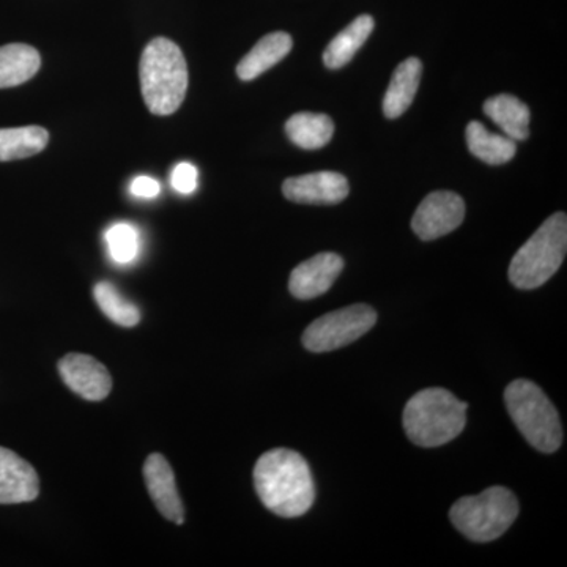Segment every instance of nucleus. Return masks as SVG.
<instances>
[{
    "mask_svg": "<svg viewBox=\"0 0 567 567\" xmlns=\"http://www.w3.org/2000/svg\"><path fill=\"white\" fill-rule=\"evenodd\" d=\"M144 477L152 502L167 520L182 525L185 520L181 495L169 462L162 454H152L144 465Z\"/></svg>",
    "mask_w": 567,
    "mask_h": 567,
    "instance_id": "obj_13",
    "label": "nucleus"
},
{
    "mask_svg": "<svg viewBox=\"0 0 567 567\" xmlns=\"http://www.w3.org/2000/svg\"><path fill=\"white\" fill-rule=\"evenodd\" d=\"M465 218V203L453 192H435L416 208L412 219L413 233L424 241L436 240L456 230Z\"/></svg>",
    "mask_w": 567,
    "mask_h": 567,
    "instance_id": "obj_8",
    "label": "nucleus"
},
{
    "mask_svg": "<svg viewBox=\"0 0 567 567\" xmlns=\"http://www.w3.org/2000/svg\"><path fill=\"white\" fill-rule=\"evenodd\" d=\"M349 192L344 175L331 171L290 177L282 185L284 196L297 204L334 205L342 203Z\"/></svg>",
    "mask_w": 567,
    "mask_h": 567,
    "instance_id": "obj_10",
    "label": "nucleus"
},
{
    "mask_svg": "<svg viewBox=\"0 0 567 567\" xmlns=\"http://www.w3.org/2000/svg\"><path fill=\"white\" fill-rule=\"evenodd\" d=\"M344 270V260L334 252H320L293 268L289 290L298 300H312L331 289Z\"/></svg>",
    "mask_w": 567,
    "mask_h": 567,
    "instance_id": "obj_11",
    "label": "nucleus"
},
{
    "mask_svg": "<svg viewBox=\"0 0 567 567\" xmlns=\"http://www.w3.org/2000/svg\"><path fill=\"white\" fill-rule=\"evenodd\" d=\"M39 494L35 468L13 451L0 446V505L33 502Z\"/></svg>",
    "mask_w": 567,
    "mask_h": 567,
    "instance_id": "obj_12",
    "label": "nucleus"
},
{
    "mask_svg": "<svg viewBox=\"0 0 567 567\" xmlns=\"http://www.w3.org/2000/svg\"><path fill=\"white\" fill-rule=\"evenodd\" d=\"M293 40L289 33L274 32L257 41L248 54L238 63L237 74L241 81H252L259 78L265 71L270 70L276 63L287 58L292 51Z\"/></svg>",
    "mask_w": 567,
    "mask_h": 567,
    "instance_id": "obj_14",
    "label": "nucleus"
},
{
    "mask_svg": "<svg viewBox=\"0 0 567 567\" xmlns=\"http://www.w3.org/2000/svg\"><path fill=\"white\" fill-rule=\"evenodd\" d=\"M567 251V218L555 213L518 249L509 265V281L522 290L546 284L561 267Z\"/></svg>",
    "mask_w": 567,
    "mask_h": 567,
    "instance_id": "obj_4",
    "label": "nucleus"
},
{
    "mask_svg": "<svg viewBox=\"0 0 567 567\" xmlns=\"http://www.w3.org/2000/svg\"><path fill=\"white\" fill-rule=\"evenodd\" d=\"M171 183L174 189L181 194H192L197 188V169L192 163H181L174 167L171 174Z\"/></svg>",
    "mask_w": 567,
    "mask_h": 567,
    "instance_id": "obj_24",
    "label": "nucleus"
},
{
    "mask_svg": "<svg viewBox=\"0 0 567 567\" xmlns=\"http://www.w3.org/2000/svg\"><path fill=\"white\" fill-rule=\"evenodd\" d=\"M484 112L505 132L513 141H525L529 136V110L527 104L520 102L516 96L502 95L492 96L484 103Z\"/></svg>",
    "mask_w": 567,
    "mask_h": 567,
    "instance_id": "obj_17",
    "label": "nucleus"
},
{
    "mask_svg": "<svg viewBox=\"0 0 567 567\" xmlns=\"http://www.w3.org/2000/svg\"><path fill=\"white\" fill-rule=\"evenodd\" d=\"M518 502L506 487H488L483 494L464 496L454 503L450 518L473 543H491L505 535L518 516Z\"/></svg>",
    "mask_w": 567,
    "mask_h": 567,
    "instance_id": "obj_6",
    "label": "nucleus"
},
{
    "mask_svg": "<svg viewBox=\"0 0 567 567\" xmlns=\"http://www.w3.org/2000/svg\"><path fill=\"white\" fill-rule=\"evenodd\" d=\"M374 31V20L369 14H361L357 20L338 33L323 52L324 65L330 70H339L352 61L365 40Z\"/></svg>",
    "mask_w": 567,
    "mask_h": 567,
    "instance_id": "obj_16",
    "label": "nucleus"
},
{
    "mask_svg": "<svg viewBox=\"0 0 567 567\" xmlns=\"http://www.w3.org/2000/svg\"><path fill=\"white\" fill-rule=\"evenodd\" d=\"M59 372L65 385L87 401H103L111 393L110 372L89 354H66L59 361Z\"/></svg>",
    "mask_w": 567,
    "mask_h": 567,
    "instance_id": "obj_9",
    "label": "nucleus"
},
{
    "mask_svg": "<svg viewBox=\"0 0 567 567\" xmlns=\"http://www.w3.org/2000/svg\"><path fill=\"white\" fill-rule=\"evenodd\" d=\"M130 192L133 196L142 197V199H153V197L158 196L162 188H159V183L155 178L142 175V177L134 178Z\"/></svg>",
    "mask_w": 567,
    "mask_h": 567,
    "instance_id": "obj_25",
    "label": "nucleus"
},
{
    "mask_svg": "<svg viewBox=\"0 0 567 567\" xmlns=\"http://www.w3.org/2000/svg\"><path fill=\"white\" fill-rule=\"evenodd\" d=\"M39 51L29 44L11 43L0 48V89L17 87L39 73Z\"/></svg>",
    "mask_w": 567,
    "mask_h": 567,
    "instance_id": "obj_18",
    "label": "nucleus"
},
{
    "mask_svg": "<svg viewBox=\"0 0 567 567\" xmlns=\"http://www.w3.org/2000/svg\"><path fill=\"white\" fill-rule=\"evenodd\" d=\"M141 91L148 111L155 115L174 114L188 91V65L174 41L152 40L141 58Z\"/></svg>",
    "mask_w": 567,
    "mask_h": 567,
    "instance_id": "obj_2",
    "label": "nucleus"
},
{
    "mask_svg": "<svg viewBox=\"0 0 567 567\" xmlns=\"http://www.w3.org/2000/svg\"><path fill=\"white\" fill-rule=\"evenodd\" d=\"M93 297H95L103 315L112 322L126 328L136 327L140 323L141 312L137 306L123 298L117 287L112 286L111 282L96 284L95 289H93Z\"/></svg>",
    "mask_w": 567,
    "mask_h": 567,
    "instance_id": "obj_22",
    "label": "nucleus"
},
{
    "mask_svg": "<svg viewBox=\"0 0 567 567\" xmlns=\"http://www.w3.org/2000/svg\"><path fill=\"white\" fill-rule=\"evenodd\" d=\"M465 134L466 145L472 155L491 166H502L516 156V141L488 132L481 122L468 123Z\"/></svg>",
    "mask_w": 567,
    "mask_h": 567,
    "instance_id": "obj_19",
    "label": "nucleus"
},
{
    "mask_svg": "<svg viewBox=\"0 0 567 567\" xmlns=\"http://www.w3.org/2000/svg\"><path fill=\"white\" fill-rule=\"evenodd\" d=\"M466 410L468 404L445 388H425L406 402L405 434L421 447L446 445L464 431Z\"/></svg>",
    "mask_w": 567,
    "mask_h": 567,
    "instance_id": "obj_3",
    "label": "nucleus"
},
{
    "mask_svg": "<svg viewBox=\"0 0 567 567\" xmlns=\"http://www.w3.org/2000/svg\"><path fill=\"white\" fill-rule=\"evenodd\" d=\"M375 322L377 312L371 306H347L315 320L306 328L301 341L309 352H333L363 338Z\"/></svg>",
    "mask_w": 567,
    "mask_h": 567,
    "instance_id": "obj_7",
    "label": "nucleus"
},
{
    "mask_svg": "<svg viewBox=\"0 0 567 567\" xmlns=\"http://www.w3.org/2000/svg\"><path fill=\"white\" fill-rule=\"evenodd\" d=\"M107 251L115 264H132L140 256L141 238L136 227L130 223L112 224L104 234Z\"/></svg>",
    "mask_w": 567,
    "mask_h": 567,
    "instance_id": "obj_23",
    "label": "nucleus"
},
{
    "mask_svg": "<svg viewBox=\"0 0 567 567\" xmlns=\"http://www.w3.org/2000/svg\"><path fill=\"white\" fill-rule=\"evenodd\" d=\"M50 133L41 126L0 130V162L31 158L44 151Z\"/></svg>",
    "mask_w": 567,
    "mask_h": 567,
    "instance_id": "obj_21",
    "label": "nucleus"
},
{
    "mask_svg": "<svg viewBox=\"0 0 567 567\" xmlns=\"http://www.w3.org/2000/svg\"><path fill=\"white\" fill-rule=\"evenodd\" d=\"M421 74L423 63L417 58L406 59L394 70L383 99V112L388 118L401 117L409 110L420 89Z\"/></svg>",
    "mask_w": 567,
    "mask_h": 567,
    "instance_id": "obj_15",
    "label": "nucleus"
},
{
    "mask_svg": "<svg viewBox=\"0 0 567 567\" xmlns=\"http://www.w3.org/2000/svg\"><path fill=\"white\" fill-rule=\"evenodd\" d=\"M254 484L260 502L276 516H303L315 505L311 470L301 454L286 447L268 451L254 466Z\"/></svg>",
    "mask_w": 567,
    "mask_h": 567,
    "instance_id": "obj_1",
    "label": "nucleus"
},
{
    "mask_svg": "<svg viewBox=\"0 0 567 567\" xmlns=\"http://www.w3.org/2000/svg\"><path fill=\"white\" fill-rule=\"evenodd\" d=\"M286 133L297 147L317 151L333 137L334 122L327 114L298 112L287 121Z\"/></svg>",
    "mask_w": 567,
    "mask_h": 567,
    "instance_id": "obj_20",
    "label": "nucleus"
},
{
    "mask_svg": "<svg viewBox=\"0 0 567 567\" xmlns=\"http://www.w3.org/2000/svg\"><path fill=\"white\" fill-rule=\"evenodd\" d=\"M507 413L520 434L540 453H555L563 443L561 420L550 399L536 383L516 380L505 391Z\"/></svg>",
    "mask_w": 567,
    "mask_h": 567,
    "instance_id": "obj_5",
    "label": "nucleus"
}]
</instances>
